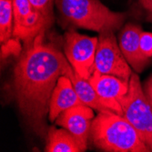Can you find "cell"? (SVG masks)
Segmentation results:
<instances>
[{"mask_svg":"<svg viewBox=\"0 0 152 152\" xmlns=\"http://www.w3.org/2000/svg\"><path fill=\"white\" fill-rule=\"evenodd\" d=\"M83 104L84 103L78 98L70 78L66 76H61L51 95L48 119L55 122L65 110Z\"/></svg>","mask_w":152,"mask_h":152,"instance_id":"cell-11","label":"cell"},{"mask_svg":"<svg viewBox=\"0 0 152 152\" xmlns=\"http://www.w3.org/2000/svg\"><path fill=\"white\" fill-rule=\"evenodd\" d=\"M143 90H144L145 96H147L150 106L152 107V76H150L145 82Z\"/></svg>","mask_w":152,"mask_h":152,"instance_id":"cell-17","label":"cell"},{"mask_svg":"<svg viewBox=\"0 0 152 152\" xmlns=\"http://www.w3.org/2000/svg\"><path fill=\"white\" fill-rule=\"evenodd\" d=\"M99 37L81 35L74 30L65 35L64 52L73 69L82 77L89 79L95 71V58Z\"/></svg>","mask_w":152,"mask_h":152,"instance_id":"cell-7","label":"cell"},{"mask_svg":"<svg viewBox=\"0 0 152 152\" xmlns=\"http://www.w3.org/2000/svg\"><path fill=\"white\" fill-rule=\"evenodd\" d=\"M47 152H83L76 137L66 129L50 127L48 130Z\"/></svg>","mask_w":152,"mask_h":152,"instance_id":"cell-14","label":"cell"},{"mask_svg":"<svg viewBox=\"0 0 152 152\" xmlns=\"http://www.w3.org/2000/svg\"><path fill=\"white\" fill-rule=\"evenodd\" d=\"M13 0H0V43L2 58L11 54L18 55L22 45L14 38Z\"/></svg>","mask_w":152,"mask_h":152,"instance_id":"cell-12","label":"cell"},{"mask_svg":"<svg viewBox=\"0 0 152 152\" xmlns=\"http://www.w3.org/2000/svg\"><path fill=\"white\" fill-rule=\"evenodd\" d=\"M140 48L148 58H152V34L142 32L140 36Z\"/></svg>","mask_w":152,"mask_h":152,"instance_id":"cell-16","label":"cell"},{"mask_svg":"<svg viewBox=\"0 0 152 152\" xmlns=\"http://www.w3.org/2000/svg\"><path fill=\"white\" fill-rule=\"evenodd\" d=\"M96 92L103 99L105 105L118 115L123 116V110L119 101L129 88V81L118 77L94 72L88 79Z\"/></svg>","mask_w":152,"mask_h":152,"instance_id":"cell-9","label":"cell"},{"mask_svg":"<svg viewBox=\"0 0 152 152\" xmlns=\"http://www.w3.org/2000/svg\"><path fill=\"white\" fill-rule=\"evenodd\" d=\"M113 30L99 33L95 58V71L129 81L132 70L118 44Z\"/></svg>","mask_w":152,"mask_h":152,"instance_id":"cell-5","label":"cell"},{"mask_svg":"<svg viewBox=\"0 0 152 152\" xmlns=\"http://www.w3.org/2000/svg\"><path fill=\"white\" fill-rule=\"evenodd\" d=\"M13 11L14 38L25 47L40 34L46 33L53 20L33 7L28 0H13Z\"/></svg>","mask_w":152,"mask_h":152,"instance_id":"cell-6","label":"cell"},{"mask_svg":"<svg viewBox=\"0 0 152 152\" xmlns=\"http://www.w3.org/2000/svg\"><path fill=\"white\" fill-rule=\"evenodd\" d=\"M126 118L152 151V107L145 96L140 79L133 72L128 93L119 101Z\"/></svg>","mask_w":152,"mask_h":152,"instance_id":"cell-4","label":"cell"},{"mask_svg":"<svg viewBox=\"0 0 152 152\" xmlns=\"http://www.w3.org/2000/svg\"><path fill=\"white\" fill-rule=\"evenodd\" d=\"M29 3L38 10L40 13H42L47 18L53 19V13H52V5L53 0H28Z\"/></svg>","mask_w":152,"mask_h":152,"instance_id":"cell-15","label":"cell"},{"mask_svg":"<svg viewBox=\"0 0 152 152\" xmlns=\"http://www.w3.org/2000/svg\"><path fill=\"white\" fill-rule=\"evenodd\" d=\"M142 29L140 26L127 24L118 35V45L133 69L140 73L149 64L150 58L147 57L140 48V36Z\"/></svg>","mask_w":152,"mask_h":152,"instance_id":"cell-10","label":"cell"},{"mask_svg":"<svg viewBox=\"0 0 152 152\" xmlns=\"http://www.w3.org/2000/svg\"><path fill=\"white\" fill-rule=\"evenodd\" d=\"M62 18L75 26L96 32L119 29L126 15L110 10L99 0H56Z\"/></svg>","mask_w":152,"mask_h":152,"instance_id":"cell-3","label":"cell"},{"mask_svg":"<svg viewBox=\"0 0 152 152\" xmlns=\"http://www.w3.org/2000/svg\"><path fill=\"white\" fill-rule=\"evenodd\" d=\"M95 118L93 108L83 104L62 112L56 119L58 126L66 129L77 140L83 151L87 150L91 124Z\"/></svg>","mask_w":152,"mask_h":152,"instance_id":"cell-8","label":"cell"},{"mask_svg":"<svg viewBox=\"0 0 152 152\" xmlns=\"http://www.w3.org/2000/svg\"><path fill=\"white\" fill-rule=\"evenodd\" d=\"M44 37L45 33L40 34L25 47L13 74L14 95L20 111L40 136L47 132L52 92L71 66L58 48L45 42Z\"/></svg>","mask_w":152,"mask_h":152,"instance_id":"cell-1","label":"cell"},{"mask_svg":"<svg viewBox=\"0 0 152 152\" xmlns=\"http://www.w3.org/2000/svg\"><path fill=\"white\" fill-rule=\"evenodd\" d=\"M90 139L94 145L107 152H149L142 137L123 116L99 112L91 124Z\"/></svg>","mask_w":152,"mask_h":152,"instance_id":"cell-2","label":"cell"},{"mask_svg":"<svg viewBox=\"0 0 152 152\" xmlns=\"http://www.w3.org/2000/svg\"><path fill=\"white\" fill-rule=\"evenodd\" d=\"M70 78L73 87L78 96L80 100L85 105L90 107L91 108L102 113H114L110 110L104 103L103 99L96 92L94 88L91 86L88 79L80 77L70 66L66 70V75Z\"/></svg>","mask_w":152,"mask_h":152,"instance_id":"cell-13","label":"cell"},{"mask_svg":"<svg viewBox=\"0 0 152 152\" xmlns=\"http://www.w3.org/2000/svg\"><path fill=\"white\" fill-rule=\"evenodd\" d=\"M139 2L146 12L148 19L152 21V0H139Z\"/></svg>","mask_w":152,"mask_h":152,"instance_id":"cell-18","label":"cell"}]
</instances>
